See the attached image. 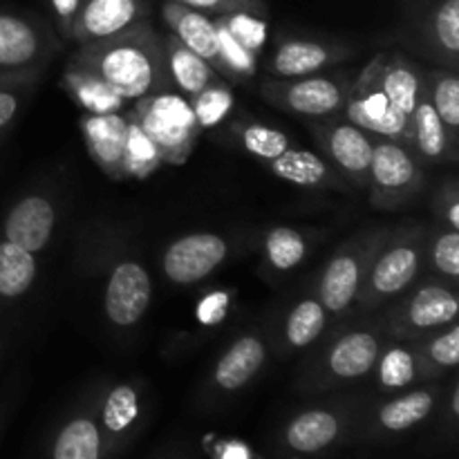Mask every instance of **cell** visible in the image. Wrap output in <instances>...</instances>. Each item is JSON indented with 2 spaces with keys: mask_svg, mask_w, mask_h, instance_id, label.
<instances>
[{
  "mask_svg": "<svg viewBox=\"0 0 459 459\" xmlns=\"http://www.w3.org/2000/svg\"><path fill=\"white\" fill-rule=\"evenodd\" d=\"M412 148L417 155L430 164H442L457 157V143L448 137L442 119L435 112L430 103L429 92L417 101L415 112H412Z\"/></svg>",
  "mask_w": 459,
  "mask_h": 459,
  "instance_id": "cell-21",
  "label": "cell"
},
{
  "mask_svg": "<svg viewBox=\"0 0 459 459\" xmlns=\"http://www.w3.org/2000/svg\"><path fill=\"white\" fill-rule=\"evenodd\" d=\"M420 361V375L424 379L439 375L442 370H453L459 363V327L451 323L444 330L424 339L411 341Z\"/></svg>",
  "mask_w": 459,
  "mask_h": 459,
  "instance_id": "cell-25",
  "label": "cell"
},
{
  "mask_svg": "<svg viewBox=\"0 0 459 459\" xmlns=\"http://www.w3.org/2000/svg\"><path fill=\"white\" fill-rule=\"evenodd\" d=\"M381 88L399 112L412 117L417 101L429 92V76L417 63L408 61L402 54H384Z\"/></svg>",
  "mask_w": 459,
  "mask_h": 459,
  "instance_id": "cell-19",
  "label": "cell"
},
{
  "mask_svg": "<svg viewBox=\"0 0 459 459\" xmlns=\"http://www.w3.org/2000/svg\"><path fill=\"white\" fill-rule=\"evenodd\" d=\"M433 403L435 397L429 390H415V393H408L394 402L385 403L381 408L379 420L388 430H406L424 421L433 411Z\"/></svg>",
  "mask_w": 459,
  "mask_h": 459,
  "instance_id": "cell-31",
  "label": "cell"
},
{
  "mask_svg": "<svg viewBox=\"0 0 459 459\" xmlns=\"http://www.w3.org/2000/svg\"><path fill=\"white\" fill-rule=\"evenodd\" d=\"M318 139H321L323 151L330 157L332 164L345 178L366 186L372 151H375V139H370L366 130L357 128L350 121H345V124H325L318 130Z\"/></svg>",
  "mask_w": 459,
  "mask_h": 459,
  "instance_id": "cell-13",
  "label": "cell"
},
{
  "mask_svg": "<svg viewBox=\"0 0 459 459\" xmlns=\"http://www.w3.org/2000/svg\"><path fill=\"white\" fill-rule=\"evenodd\" d=\"M377 375H379V384L388 390L406 388L412 381L420 379V361H417L415 348L411 341L403 343L390 345L385 352L379 354L377 359Z\"/></svg>",
  "mask_w": 459,
  "mask_h": 459,
  "instance_id": "cell-28",
  "label": "cell"
},
{
  "mask_svg": "<svg viewBox=\"0 0 459 459\" xmlns=\"http://www.w3.org/2000/svg\"><path fill=\"white\" fill-rule=\"evenodd\" d=\"M99 430L85 417L70 421L54 444V459H99Z\"/></svg>",
  "mask_w": 459,
  "mask_h": 459,
  "instance_id": "cell-32",
  "label": "cell"
},
{
  "mask_svg": "<svg viewBox=\"0 0 459 459\" xmlns=\"http://www.w3.org/2000/svg\"><path fill=\"white\" fill-rule=\"evenodd\" d=\"M161 16H164V22L169 25L170 34L184 48H188L202 61L209 63L215 72H222L227 76L222 56H220L218 30H215V21L209 13H202L197 9L184 7V4L173 3V0H166L164 7H161Z\"/></svg>",
  "mask_w": 459,
  "mask_h": 459,
  "instance_id": "cell-15",
  "label": "cell"
},
{
  "mask_svg": "<svg viewBox=\"0 0 459 459\" xmlns=\"http://www.w3.org/2000/svg\"><path fill=\"white\" fill-rule=\"evenodd\" d=\"M381 61L384 54H377L350 85L343 106L345 119L368 134L412 148V119L399 112L381 88Z\"/></svg>",
  "mask_w": 459,
  "mask_h": 459,
  "instance_id": "cell-4",
  "label": "cell"
},
{
  "mask_svg": "<svg viewBox=\"0 0 459 459\" xmlns=\"http://www.w3.org/2000/svg\"><path fill=\"white\" fill-rule=\"evenodd\" d=\"M267 359V348L254 334H245L233 341L215 366V384L222 390H240L258 375Z\"/></svg>",
  "mask_w": 459,
  "mask_h": 459,
  "instance_id": "cell-20",
  "label": "cell"
},
{
  "mask_svg": "<svg viewBox=\"0 0 459 459\" xmlns=\"http://www.w3.org/2000/svg\"><path fill=\"white\" fill-rule=\"evenodd\" d=\"M421 260L424 233L420 227H403L388 233L372 255L354 303H359L363 312H372L397 299L399 294L411 290L415 278L420 276Z\"/></svg>",
  "mask_w": 459,
  "mask_h": 459,
  "instance_id": "cell-2",
  "label": "cell"
},
{
  "mask_svg": "<svg viewBox=\"0 0 459 459\" xmlns=\"http://www.w3.org/2000/svg\"><path fill=\"white\" fill-rule=\"evenodd\" d=\"M457 314L455 290L439 282H426L394 305L388 316V330L397 341H417L455 323Z\"/></svg>",
  "mask_w": 459,
  "mask_h": 459,
  "instance_id": "cell-6",
  "label": "cell"
},
{
  "mask_svg": "<svg viewBox=\"0 0 459 459\" xmlns=\"http://www.w3.org/2000/svg\"><path fill=\"white\" fill-rule=\"evenodd\" d=\"M388 233H368L348 242L325 264L318 282V296L327 314H343L357 300L359 287L366 276L370 260Z\"/></svg>",
  "mask_w": 459,
  "mask_h": 459,
  "instance_id": "cell-7",
  "label": "cell"
},
{
  "mask_svg": "<svg viewBox=\"0 0 459 459\" xmlns=\"http://www.w3.org/2000/svg\"><path fill=\"white\" fill-rule=\"evenodd\" d=\"M433 39L437 48L451 58L459 54V0H439L435 7L433 18Z\"/></svg>",
  "mask_w": 459,
  "mask_h": 459,
  "instance_id": "cell-39",
  "label": "cell"
},
{
  "mask_svg": "<svg viewBox=\"0 0 459 459\" xmlns=\"http://www.w3.org/2000/svg\"><path fill=\"white\" fill-rule=\"evenodd\" d=\"M81 134L94 164L110 179H126L124 151L126 133H128V115L110 112V115L81 117Z\"/></svg>",
  "mask_w": 459,
  "mask_h": 459,
  "instance_id": "cell-12",
  "label": "cell"
},
{
  "mask_svg": "<svg viewBox=\"0 0 459 459\" xmlns=\"http://www.w3.org/2000/svg\"><path fill=\"white\" fill-rule=\"evenodd\" d=\"M56 211L45 195H25L9 209L3 222V240L39 254L52 240Z\"/></svg>",
  "mask_w": 459,
  "mask_h": 459,
  "instance_id": "cell-14",
  "label": "cell"
},
{
  "mask_svg": "<svg viewBox=\"0 0 459 459\" xmlns=\"http://www.w3.org/2000/svg\"><path fill=\"white\" fill-rule=\"evenodd\" d=\"M43 54L45 39L34 22L16 13H0V70H25Z\"/></svg>",
  "mask_w": 459,
  "mask_h": 459,
  "instance_id": "cell-18",
  "label": "cell"
},
{
  "mask_svg": "<svg viewBox=\"0 0 459 459\" xmlns=\"http://www.w3.org/2000/svg\"><path fill=\"white\" fill-rule=\"evenodd\" d=\"M435 272L446 276L451 282L459 281V233L457 229L442 231L433 242L430 249Z\"/></svg>",
  "mask_w": 459,
  "mask_h": 459,
  "instance_id": "cell-42",
  "label": "cell"
},
{
  "mask_svg": "<svg viewBox=\"0 0 459 459\" xmlns=\"http://www.w3.org/2000/svg\"><path fill=\"white\" fill-rule=\"evenodd\" d=\"M173 3L197 9L202 13H215V16H224V13H254V16L264 18V13H267L264 0H173Z\"/></svg>",
  "mask_w": 459,
  "mask_h": 459,
  "instance_id": "cell-43",
  "label": "cell"
},
{
  "mask_svg": "<svg viewBox=\"0 0 459 459\" xmlns=\"http://www.w3.org/2000/svg\"><path fill=\"white\" fill-rule=\"evenodd\" d=\"M70 65L99 76L126 101L166 90L164 39L155 34L146 21L108 39L81 45Z\"/></svg>",
  "mask_w": 459,
  "mask_h": 459,
  "instance_id": "cell-1",
  "label": "cell"
},
{
  "mask_svg": "<svg viewBox=\"0 0 459 459\" xmlns=\"http://www.w3.org/2000/svg\"><path fill=\"white\" fill-rule=\"evenodd\" d=\"M381 354L377 330H350L330 345L325 354L327 375L336 381H352L370 375Z\"/></svg>",
  "mask_w": 459,
  "mask_h": 459,
  "instance_id": "cell-16",
  "label": "cell"
},
{
  "mask_svg": "<svg viewBox=\"0 0 459 459\" xmlns=\"http://www.w3.org/2000/svg\"><path fill=\"white\" fill-rule=\"evenodd\" d=\"M229 245L218 233H188L170 242L161 267L175 285H195L215 272L227 258Z\"/></svg>",
  "mask_w": 459,
  "mask_h": 459,
  "instance_id": "cell-9",
  "label": "cell"
},
{
  "mask_svg": "<svg viewBox=\"0 0 459 459\" xmlns=\"http://www.w3.org/2000/svg\"><path fill=\"white\" fill-rule=\"evenodd\" d=\"M161 166L160 152L151 143V139L143 134V130L128 117V133H126V151H124V173L126 179H143L155 173Z\"/></svg>",
  "mask_w": 459,
  "mask_h": 459,
  "instance_id": "cell-34",
  "label": "cell"
},
{
  "mask_svg": "<svg viewBox=\"0 0 459 459\" xmlns=\"http://www.w3.org/2000/svg\"><path fill=\"white\" fill-rule=\"evenodd\" d=\"M215 30H218V40H220V56H222L224 70L227 76L231 79H251L258 70V56L251 54L249 49L242 48L231 34H229L227 27L220 22V18L215 16Z\"/></svg>",
  "mask_w": 459,
  "mask_h": 459,
  "instance_id": "cell-38",
  "label": "cell"
},
{
  "mask_svg": "<svg viewBox=\"0 0 459 459\" xmlns=\"http://www.w3.org/2000/svg\"><path fill=\"white\" fill-rule=\"evenodd\" d=\"M188 106H191L193 115H195L197 126L202 130L213 128L218 126L224 117H229L233 108V94L229 90V85L224 81H213V83L206 85L204 90H200L197 94H193L188 99Z\"/></svg>",
  "mask_w": 459,
  "mask_h": 459,
  "instance_id": "cell-35",
  "label": "cell"
},
{
  "mask_svg": "<svg viewBox=\"0 0 459 459\" xmlns=\"http://www.w3.org/2000/svg\"><path fill=\"white\" fill-rule=\"evenodd\" d=\"M52 4V12L56 16L58 27H61L63 34L70 39V30H72V22H74L76 12L81 7V0H49Z\"/></svg>",
  "mask_w": 459,
  "mask_h": 459,
  "instance_id": "cell-45",
  "label": "cell"
},
{
  "mask_svg": "<svg viewBox=\"0 0 459 459\" xmlns=\"http://www.w3.org/2000/svg\"><path fill=\"white\" fill-rule=\"evenodd\" d=\"M350 85L341 76H299L263 83L260 92L272 106L294 115L325 119L343 112Z\"/></svg>",
  "mask_w": 459,
  "mask_h": 459,
  "instance_id": "cell-8",
  "label": "cell"
},
{
  "mask_svg": "<svg viewBox=\"0 0 459 459\" xmlns=\"http://www.w3.org/2000/svg\"><path fill=\"white\" fill-rule=\"evenodd\" d=\"M218 18L242 48L258 56L264 40H267V22H264L263 16H254V13H224V16Z\"/></svg>",
  "mask_w": 459,
  "mask_h": 459,
  "instance_id": "cell-40",
  "label": "cell"
},
{
  "mask_svg": "<svg viewBox=\"0 0 459 459\" xmlns=\"http://www.w3.org/2000/svg\"><path fill=\"white\" fill-rule=\"evenodd\" d=\"M164 58L169 81H173L182 97L191 99L193 94H197L209 83L218 81V72L209 63L202 61L197 54H193L191 49L184 48L173 34L164 39Z\"/></svg>",
  "mask_w": 459,
  "mask_h": 459,
  "instance_id": "cell-22",
  "label": "cell"
},
{
  "mask_svg": "<svg viewBox=\"0 0 459 459\" xmlns=\"http://www.w3.org/2000/svg\"><path fill=\"white\" fill-rule=\"evenodd\" d=\"M368 184L372 188V204L394 211L415 200L424 184V173L412 148L381 139L375 142Z\"/></svg>",
  "mask_w": 459,
  "mask_h": 459,
  "instance_id": "cell-5",
  "label": "cell"
},
{
  "mask_svg": "<svg viewBox=\"0 0 459 459\" xmlns=\"http://www.w3.org/2000/svg\"><path fill=\"white\" fill-rule=\"evenodd\" d=\"M238 134H240V142L251 155H255L263 161H272L276 157H281L282 152L290 148V139L281 130L267 128L263 124H247L238 126Z\"/></svg>",
  "mask_w": 459,
  "mask_h": 459,
  "instance_id": "cell-37",
  "label": "cell"
},
{
  "mask_svg": "<svg viewBox=\"0 0 459 459\" xmlns=\"http://www.w3.org/2000/svg\"><path fill=\"white\" fill-rule=\"evenodd\" d=\"M30 72H0V133L13 124L22 103V90L31 85Z\"/></svg>",
  "mask_w": 459,
  "mask_h": 459,
  "instance_id": "cell-41",
  "label": "cell"
},
{
  "mask_svg": "<svg viewBox=\"0 0 459 459\" xmlns=\"http://www.w3.org/2000/svg\"><path fill=\"white\" fill-rule=\"evenodd\" d=\"M139 415V394L130 384H121L112 388V393L103 403V426L110 433H121L128 429Z\"/></svg>",
  "mask_w": 459,
  "mask_h": 459,
  "instance_id": "cell-36",
  "label": "cell"
},
{
  "mask_svg": "<svg viewBox=\"0 0 459 459\" xmlns=\"http://www.w3.org/2000/svg\"><path fill=\"white\" fill-rule=\"evenodd\" d=\"M148 7L143 0H81L72 22L70 39L85 45L108 39L137 22L146 21Z\"/></svg>",
  "mask_w": 459,
  "mask_h": 459,
  "instance_id": "cell-11",
  "label": "cell"
},
{
  "mask_svg": "<svg viewBox=\"0 0 459 459\" xmlns=\"http://www.w3.org/2000/svg\"><path fill=\"white\" fill-rule=\"evenodd\" d=\"M152 296L151 273L134 260L117 263L112 269L103 296V309L110 323L119 327H133L146 314Z\"/></svg>",
  "mask_w": 459,
  "mask_h": 459,
  "instance_id": "cell-10",
  "label": "cell"
},
{
  "mask_svg": "<svg viewBox=\"0 0 459 459\" xmlns=\"http://www.w3.org/2000/svg\"><path fill=\"white\" fill-rule=\"evenodd\" d=\"M128 117L151 139L155 151L160 152L161 164H184L191 157L202 133L188 106V99L170 90H160L142 97Z\"/></svg>",
  "mask_w": 459,
  "mask_h": 459,
  "instance_id": "cell-3",
  "label": "cell"
},
{
  "mask_svg": "<svg viewBox=\"0 0 459 459\" xmlns=\"http://www.w3.org/2000/svg\"><path fill=\"white\" fill-rule=\"evenodd\" d=\"M429 99L453 143L459 139V79L453 72L435 70L429 76Z\"/></svg>",
  "mask_w": 459,
  "mask_h": 459,
  "instance_id": "cell-30",
  "label": "cell"
},
{
  "mask_svg": "<svg viewBox=\"0 0 459 459\" xmlns=\"http://www.w3.org/2000/svg\"><path fill=\"white\" fill-rule=\"evenodd\" d=\"M63 88L72 94L76 103L83 108L88 115H110L121 112L126 108V99L119 97L110 85L103 83L99 76L81 70V67L67 65L63 74Z\"/></svg>",
  "mask_w": 459,
  "mask_h": 459,
  "instance_id": "cell-23",
  "label": "cell"
},
{
  "mask_svg": "<svg viewBox=\"0 0 459 459\" xmlns=\"http://www.w3.org/2000/svg\"><path fill=\"white\" fill-rule=\"evenodd\" d=\"M36 281V254L0 240V299L13 300L31 290Z\"/></svg>",
  "mask_w": 459,
  "mask_h": 459,
  "instance_id": "cell-26",
  "label": "cell"
},
{
  "mask_svg": "<svg viewBox=\"0 0 459 459\" xmlns=\"http://www.w3.org/2000/svg\"><path fill=\"white\" fill-rule=\"evenodd\" d=\"M327 312L318 299H303L291 307L285 321V339L291 348H305L323 334Z\"/></svg>",
  "mask_w": 459,
  "mask_h": 459,
  "instance_id": "cell-29",
  "label": "cell"
},
{
  "mask_svg": "<svg viewBox=\"0 0 459 459\" xmlns=\"http://www.w3.org/2000/svg\"><path fill=\"white\" fill-rule=\"evenodd\" d=\"M345 56L348 52L341 48H332V45L318 43V40L291 39L278 45L273 56L269 58L267 72L278 79H299V76L327 70Z\"/></svg>",
  "mask_w": 459,
  "mask_h": 459,
  "instance_id": "cell-17",
  "label": "cell"
},
{
  "mask_svg": "<svg viewBox=\"0 0 459 459\" xmlns=\"http://www.w3.org/2000/svg\"><path fill=\"white\" fill-rule=\"evenodd\" d=\"M307 254V242L303 233L291 227H276L264 238V255L278 272H290L299 267Z\"/></svg>",
  "mask_w": 459,
  "mask_h": 459,
  "instance_id": "cell-33",
  "label": "cell"
},
{
  "mask_svg": "<svg viewBox=\"0 0 459 459\" xmlns=\"http://www.w3.org/2000/svg\"><path fill=\"white\" fill-rule=\"evenodd\" d=\"M227 307H229V296L222 294V291H218V294H211L202 300L197 314H200L202 323H215L227 314Z\"/></svg>",
  "mask_w": 459,
  "mask_h": 459,
  "instance_id": "cell-44",
  "label": "cell"
},
{
  "mask_svg": "<svg viewBox=\"0 0 459 459\" xmlns=\"http://www.w3.org/2000/svg\"><path fill=\"white\" fill-rule=\"evenodd\" d=\"M269 169L276 178L296 186H332L339 184L336 173L318 157L316 152L303 148H287L281 157L269 161Z\"/></svg>",
  "mask_w": 459,
  "mask_h": 459,
  "instance_id": "cell-24",
  "label": "cell"
},
{
  "mask_svg": "<svg viewBox=\"0 0 459 459\" xmlns=\"http://www.w3.org/2000/svg\"><path fill=\"white\" fill-rule=\"evenodd\" d=\"M336 433H339V421L332 412L309 411L291 421L287 429V442L294 451L316 453L334 442Z\"/></svg>",
  "mask_w": 459,
  "mask_h": 459,
  "instance_id": "cell-27",
  "label": "cell"
},
{
  "mask_svg": "<svg viewBox=\"0 0 459 459\" xmlns=\"http://www.w3.org/2000/svg\"><path fill=\"white\" fill-rule=\"evenodd\" d=\"M222 459H249V453H247V448L240 446V444H231V446H227V451H224Z\"/></svg>",
  "mask_w": 459,
  "mask_h": 459,
  "instance_id": "cell-46",
  "label": "cell"
}]
</instances>
